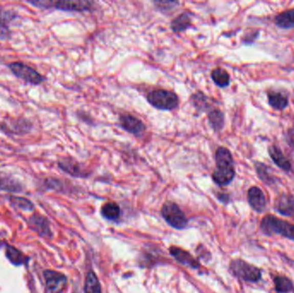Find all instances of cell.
Listing matches in <instances>:
<instances>
[{
	"mask_svg": "<svg viewBox=\"0 0 294 293\" xmlns=\"http://www.w3.org/2000/svg\"><path fill=\"white\" fill-rule=\"evenodd\" d=\"M6 255L9 261L16 266H21L23 264L27 263V257L22 253L21 251L16 249L12 246L6 245Z\"/></svg>",
	"mask_w": 294,
	"mask_h": 293,
	"instance_id": "obj_24",
	"label": "cell"
},
{
	"mask_svg": "<svg viewBox=\"0 0 294 293\" xmlns=\"http://www.w3.org/2000/svg\"><path fill=\"white\" fill-rule=\"evenodd\" d=\"M120 125L128 133L134 134L135 136H139L144 131L146 130V127L140 119L130 115V114H122L119 117Z\"/></svg>",
	"mask_w": 294,
	"mask_h": 293,
	"instance_id": "obj_9",
	"label": "cell"
},
{
	"mask_svg": "<svg viewBox=\"0 0 294 293\" xmlns=\"http://www.w3.org/2000/svg\"><path fill=\"white\" fill-rule=\"evenodd\" d=\"M274 283H275V287L277 292L287 293L293 290V284L291 280L285 276H281V275L276 276L274 279Z\"/></svg>",
	"mask_w": 294,
	"mask_h": 293,
	"instance_id": "obj_28",
	"label": "cell"
},
{
	"mask_svg": "<svg viewBox=\"0 0 294 293\" xmlns=\"http://www.w3.org/2000/svg\"><path fill=\"white\" fill-rule=\"evenodd\" d=\"M43 276L45 280L46 293H62L67 287V279L62 273L45 270Z\"/></svg>",
	"mask_w": 294,
	"mask_h": 293,
	"instance_id": "obj_8",
	"label": "cell"
},
{
	"mask_svg": "<svg viewBox=\"0 0 294 293\" xmlns=\"http://www.w3.org/2000/svg\"><path fill=\"white\" fill-rule=\"evenodd\" d=\"M18 17V14L13 10L0 9V40L11 39V30L10 24Z\"/></svg>",
	"mask_w": 294,
	"mask_h": 293,
	"instance_id": "obj_10",
	"label": "cell"
},
{
	"mask_svg": "<svg viewBox=\"0 0 294 293\" xmlns=\"http://www.w3.org/2000/svg\"><path fill=\"white\" fill-rule=\"evenodd\" d=\"M256 169H257V175H258L260 179H261L262 181H264L265 183L267 184L273 183L274 179L272 178V176L268 174L267 168L263 163H257Z\"/></svg>",
	"mask_w": 294,
	"mask_h": 293,
	"instance_id": "obj_31",
	"label": "cell"
},
{
	"mask_svg": "<svg viewBox=\"0 0 294 293\" xmlns=\"http://www.w3.org/2000/svg\"><path fill=\"white\" fill-rule=\"evenodd\" d=\"M275 207L279 213L284 216L294 215V197L290 194L283 193L279 195L275 203Z\"/></svg>",
	"mask_w": 294,
	"mask_h": 293,
	"instance_id": "obj_13",
	"label": "cell"
},
{
	"mask_svg": "<svg viewBox=\"0 0 294 293\" xmlns=\"http://www.w3.org/2000/svg\"><path fill=\"white\" fill-rule=\"evenodd\" d=\"M28 3L40 9H56L63 11H90L93 9L94 3L85 0H62V1H52V0H33Z\"/></svg>",
	"mask_w": 294,
	"mask_h": 293,
	"instance_id": "obj_1",
	"label": "cell"
},
{
	"mask_svg": "<svg viewBox=\"0 0 294 293\" xmlns=\"http://www.w3.org/2000/svg\"><path fill=\"white\" fill-rule=\"evenodd\" d=\"M215 162L217 167L234 166L233 155L225 147H219L215 152Z\"/></svg>",
	"mask_w": 294,
	"mask_h": 293,
	"instance_id": "obj_22",
	"label": "cell"
},
{
	"mask_svg": "<svg viewBox=\"0 0 294 293\" xmlns=\"http://www.w3.org/2000/svg\"><path fill=\"white\" fill-rule=\"evenodd\" d=\"M267 98L269 105L275 110H283L288 106V98L281 92L269 91L267 93Z\"/></svg>",
	"mask_w": 294,
	"mask_h": 293,
	"instance_id": "obj_20",
	"label": "cell"
},
{
	"mask_svg": "<svg viewBox=\"0 0 294 293\" xmlns=\"http://www.w3.org/2000/svg\"><path fill=\"white\" fill-rule=\"evenodd\" d=\"M208 121L211 128L215 132H219L224 128L225 124V115L222 111L219 110H211L208 113Z\"/></svg>",
	"mask_w": 294,
	"mask_h": 293,
	"instance_id": "obj_25",
	"label": "cell"
},
{
	"mask_svg": "<svg viewBox=\"0 0 294 293\" xmlns=\"http://www.w3.org/2000/svg\"><path fill=\"white\" fill-rule=\"evenodd\" d=\"M29 224L35 232H37L40 237H52L51 229L48 223V219L43 216L39 215H33L29 219Z\"/></svg>",
	"mask_w": 294,
	"mask_h": 293,
	"instance_id": "obj_15",
	"label": "cell"
},
{
	"mask_svg": "<svg viewBox=\"0 0 294 293\" xmlns=\"http://www.w3.org/2000/svg\"><path fill=\"white\" fill-rule=\"evenodd\" d=\"M236 171L234 166H222L217 167L212 175L213 180L219 186H227L235 177Z\"/></svg>",
	"mask_w": 294,
	"mask_h": 293,
	"instance_id": "obj_12",
	"label": "cell"
},
{
	"mask_svg": "<svg viewBox=\"0 0 294 293\" xmlns=\"http://www.w3.org/2000/svg\"><path fill=\"white\" fill-rule=\"evenodd\" d=\"M211 77L214 83L220 88H225L230 85V75L223 68L218 67L213 70Z\"/></svg>",
	"mask_w": 294,
	"mask_h": 293,
	"instance_id": "obj_23",
	"label": "cell"
},
{
	"mask_svg": "<svg viewBox=\"0 0 294 293\" xmlns=\"http://www.w3.org/2000/svg\"><path fill=\"white\" fill-rule=\"evenodd\" d=\"M248 201L253 210L262 213L267 205L264 193L258 186H252L248 191Z\"/></svg>",
	"mask_w": 294,
	"mask_h": 293,
	"instance_id": "obj_14",
	"label": "cell"
},
{
	"mask_svg": "<svg viewBox=\"0 0 294 293\" xmlns=\"http://www.w3.org/2000/svg\"><path fill=\"white\" fill-rule=\"evenodd\" d=\"M161 213L165 221L176 229H182L187 226V218L176 203L166 202L163 205Z\"/></svg>",
	"mask_w": 294,
	"mask_h": 293,
	"instance_id": "obj_7",
	"label": "cell"
},
{
	"mask_svg": "<svg viewBox=\"0 0 294 293\" xmlns=\"http://www.w3.org/2000/svg\"><path fill=\"white\" fill-rule=\"evenodd\" d=\"M190 101L193 104V106L195 107V110L200 112L206 111L210 107L207 96L201 91H197L196 93L193 94L190 97Z\"/></svg>",
	"mask_w": 294,
	"mask_h": 293,
	"instance_id": "obj_26",
	"label": "cell"
},
{
	"mask_svg": "<svg viewBox=\"0 0 294 293\" xmlns=\"http://www.w3.org/2000/svg\"><path fill=\"white\" fill-rule=\"evenodd\" d=\"M171 254L172 256H174L177 261H179L180 263L191 266L194 268H197L199 266L198 261H196L187 251L177 248V247H171Z\"/></svg>",
	"mask_w": 294,
	"mask_h": 293,
	"instance_id": "obj_17",
	"label": "cell"
},
{
	"mask_svg": "<svg viewBox=\"0 0 294 293\" xmlns=\"http://www.w3.org/2000/svg\"><path fill=\"white\" fill-rule=\"evenodd\" d=\"M8 67L16 77L32 86H39L46 80L45 77L36 70L23 62H11L8 65Z\"/></svg>",
	"mask_w": 294,
	"mask_h": 293,
	"instance_id": "obj_5",
	"label": "cell"
},
{
	"mask_svg": "<svg viewBox=\"0 0 294 293\" xmlns=\"http://www.w3.org/2000/svg\"><path fill=\"white\" fill-rule=\"evenodd\" d=\"M85 291L86 293H102L99 280L95 275V273L89 272L86 275L85 283Z\"/></svg>",
	"mask_w": 294,
	"mask_h": 293,
	"instance_id": "obj_27",
	"label": "cell"
},
{
	"mask_svg": "<svg viewBox=\"0 0 294 293\" xmlns=\"http://www.w3.org/2000/svg\"><path fill=\"white\" fill-rule=\"evenodd\" d=\"M268 153L271 158L273 160L274 163L278 166L281 170L288 172L291 171V165L290 161L284 156L280 148L276 145H271L268 148Z\"/></svg>",
	"mask_w": 294,
	"mask_h": 293,
	"instance_id": "obj_16",
	"label": "cell"
},
{
	"mask_svg": "<svg viewBox=\"0 0 294 293\" xmlns=\"http://www.w3.org/2000/svg\"><path fill=\"white\" fill-rule=\"evenodd\" d=\"M275 23L281 29L294 28V9H290L277 15Z\"/></svg>",
	"mask_w": 294,
	"mask_h": 293,
	"instance_id": "obj_21",
	"label": "cell"
},
{
	"mask_svg": "<svg viewBox=\"0 0 294 293\" xmlns=\"http://www.w3.org/2000/svg\"><path fill=\"white\" fill-rule=\"evenodd\" d=\"M261 229L265 234L281 235L294 241V224L278 219L273 215H267L261 222Z\"/></svg>",
	"mask_w": 294,
	"mask_h": 293,
	"instance_id": "obj_2",
	"label": "cell"
},
{
	"mask_svg": "<svg viewBox=\"0 0 294 293\" xmlns=\"http://www.w3.org/2000/svg\"><path fill=\"white\" fill-rule=\"evenodd\" d=\"M33 128L32 121L24 117H6L0 122V130L8 136H24Z\"/></svg>",
	"mask_w": 294,
	"mask_h": 293,
	"instance_id": "obj_4",
	"label": "cell"
},
{
	"mask_svg": "<svg viewBox=\"0 0 294 293\" xmlns=\"http://www.w3.org/2000/svg\"><path fill=\"white\" fill-rule=\"evenodd\" d=\"M230 269L236 277L248 282H257L262 278L259 268L241 259L233 260L230 264Z\"/></svg>",
	"mask_w": 294,
	"mask_h": 293,
	"instance_id": "obj_6",
	"label": "cell"
},
{
	"mask_svg": "<svg viewBox=\"0 0 294 293\" xmlns=\"http://www.w3.org/2000/svg\"><path fill=\"white\" fill-rule=\"evenodd\" d=\"M146 98L152 106L160 110H173L179 104V98L177 94L163 89L151 91Z\"/></svg>",
	"mask_w": 294,
	"mask_h": 293,
	"instance_id": "obj_3",
	"label": "cell"
},
{
	"mask_svg": "<svg viewBox=\"0 0 294 293\" xmlns=\"http://www.w3.org/2000/svg\"><path fill=\"white\" fill-rule=\"evenodd\" d=\"M9 200L14 205H16V207L20 208L22 210L32 211L35 207L33 203L26 198L10 196Z\"/></svg>",
	"mask_w": 294,
	"mask_h": 293,
	"instance_id": "obj_30",
	"label": "cell"
},
{
	"mask_svg": "<svg viewBox=\"0 0 294 293\" xmlns=\"http://www.w3.org/2000/svg\"><path fill=\"white\" fill-rule=\"evenodd\" d=\"M191 24L192 23H191L190 14L182 13L172 20L171 28L173 32L178 34V33L183 32L187 30L191 26Z\"/></svg>",
	"mask_w": 294,
	"mask_h": 293,
	"instance_id": "obj_19",
	"label": "cell"
},
{
	"mask_svg": "<svg viewBox=\"0 0 294 293\" xmlns=\"http://www.w3.org/2000/svg\"><path fill=\"white\" fill-rule=\"evenodd\" d=\"M120 210L119 205L115 202L106 203L102 208V214L106 219L115 220L120 216Z\"/></svg>",
	"mask_w": 294,
	"mask_h": 293,
	"instance_id": "obj_29",
	"label": "cell"
},
{
	"mask_svg": "<svg viewBox=\"0 0 294 293\" xmlns=\"http://www.w3.org/2000/svg\"><path fill=\"white\" fill-rule=\"evenodd\" d=\"M58 166L61 171L74 177H86L87 174L83 171L80 163L72 157H62L58 160Z\"/></svg>",
	"mask_w": 294,
	"mask_h": 293,
	"instance_id": "obj_11",
	"label": "cell"
},
{
	"mask_svg": "<svg viewBox=\"0 0 294 293\" xmlns=\"http://www.w3.org/2000/svg\"><path fill=\"white\" fill-rule=\"evenodd\" d=\"M0 190L6 192L20 193L24 191V186L16 179L0 175Z\"/></svg>",
	"mask_w": 294,
	"mask_h": 293,
	"instance_id": "obj_18",
	"label": "cell"
}]
</instances>
